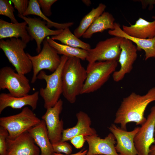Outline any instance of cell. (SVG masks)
Returning a JSON list of instances; mask_svg holds the SVG:
<instances>
[{
    "mask_svg": "<svg viewBox=\"0 0 155 155\" xmlns=\"http://www.w3.org/2000/svg\"><path fill=\"white\" fill-rule=\"evenodd\" d=\"M115 20L111 13L104 11L88 28L83 34L82 37L90 38L96 33L102 32L107 29L113 30Z\"/></svg>",
    "mask_w": 155,
    "mask_h": 155,
    "instance_id": "obj_23",
    "label": "cell"
},
{
    "mask_svg": "<svg viewBox=\"0 0 155 155\" xmlns=\"http://www.w3.org/2000/svg\"><path fill=\"white\" fill-rule=\"evenodd\" d=\"M41 120L28 107L14 115L0 118V126L8 131V138L14 139L39 123Z\"/></svg>",
    "mask_w": 155,
    "mask_h": 155,
    "instance_id": "obj_6",
    "label": "cell"
},
{
    "mask_svg": "<svg viewBox=\"0 0 155 155\" xmlns=\"http://www.w3.org/2000/svg\"><path fill=\"white\" fill-rule=\"evenodd\" d=\"M101 155V154H96V155Z\"/></svg>",
    "mask_w": 155,
    "mask_h": 155,
    "instance_id": "obj_39",
    "label": "cell"
},
{
    "mask_svg": "<svg viewBox=\"0 0 155 155\" xmlns=\"http://www.w3.org/2000/svg\"><path fill=\"white\" fill-rule=\"evenodd\" d=\"M14 11V8L9 1L0 0V14L8 17L11 22L16 23L18 22L13 13Z\"/></svg>",
    "mask_w": 155,
    "mask_h": 155,
    "instance_id": "obj_28",
    "label": "cell"
},
{
    "mask_svg": "<svg viewBox=\"0 0 155 155\" xmlns=\"http://www.w3.org/2000/svg\"><path fill=\"white\" fill-rule=\"evenodd\" d=\"M5 89L11 95L20 97L28 94L31 88L25 75L16 72L11 67L6 66L0 69V90Z\"/></svg>",
    "mask_w": 155,
    "mask_h": 155,
    "instance_id": "obj_8",
    "label": "cell"
},
{
    "mask_svg": "<svg viewBox=\"0 0 155 155\" xmlns=\"http://www.w3.org/2000/svg\"><path fill=\"white\" fill-rule=\"evenodd\" d=\"M63 101L60 99L53 107L46 109L42 119L45 123L49 136L52 144L61 141L64 130V122L59 116L63 109Z\"/></svg>",
    "mask_w": 155,
    "mask_h": 155,
    "instance_id": "obj_11",
    "label": "cell"
},
{
    "mask_svg": "<svg viewBox=\"0 0 155 155\" xmlns=\"http://www.w3.org/2000/svg\"><path fill=\"white\" fill-rule=\"evenodd\" d=\"M42 42V48L38 55L32 56L27 53L32 65V83L36 82L37 75L41 71L45 69L53 72L61 63V57L57 51L49 45L46 38Z\"/></svg>",
    "mask_w": 155,
    "mask_h": 155,
    "instance_id": "obj_7",
    "label": "cell"
},
{
    "mask_svg": "<svg viewBox=\"0 0 155 155\" xmlns=\"http://www.w3.org/2000/svg\"><path fill=\"white\" fill-rule=\"evenodd\" d=\"M154 4L155 5V1L154 2Z\"/></svg>",
    "mask_w": 155,
    "mask_h": 155,
    "instance_id": "obj_40",
    "label": "cell"
},
{
    "mask_svg": "<svg viewBox=\"0 0 155 155\" xmlns=\"http://www.w3.org/2000/svg\"><path fill=\"white\" fill-rule=\"evenodd\" d=\"M68 57L64 55L61 57V62L57 69L50 75L43 70L41 71L37 79L44 80L46 83L45 88H40L39 94L44 101V107L47 109L54 106L59 100L63 93L62 74L64 65Z\"/></svg>",
    "mask_w": 155,
    "mask_h": 155,
    "instance_id": "obj_3",
    "label": "cell"
},
{
    "mask_svg": "<svg viewBox=\"0 0 155 155\" xmlns=\"http://www.w3.org/2000/svg\"><path fill=\"white\" fill-rule=\"evenodd\" d=\"M39 94V91H37L31 94L16 97L9 93H1L0 94V114L7 107L21 109L28 105L34 110L37 108Z\"/></svg>",
    "mask_w": 155,
    "mask_h": 155,
    "instance_id": "obj_18",
    "label": "cell"
},
{
    "mask_svg": "<svg viewBox=\"0 0 155 155\" xmlns=\"http://www.w3.org/2000/svg\"><path fill=\"white\" fill-rule=\"evenodd\" d=\"M154 0H140L139 1L141 2L142 4L143 8H145L149 5L150 8L152 9L153 7L154 4Z\"/></svg>",
    "mask_w": 155,
    "mask_h": 155,
    "instance_id": "obj_34",
    "label": "cell"
},
{
    "mask_svg": "<svg viewBox=\"0 0 155 155\" xmlns=\"http://www.w3.org/2000/svg\"><path fill=\"white\" fill-rule=\"evenodd\" d=\"M46 38L49 45L57 51L59 54L68 57H76L81 60H86L88 54L87 51L58 43L49 36L47 37Z\"/></svg>",
    "mask_w": 155,
    "mask_h": 155,
    "instance_id": "obj_25",
    "label": "cell"
},
{
    "mask_svg": "<svg viewBox=\"0 0 155 155\" xmlns=\"http://www.w3.org/2000/svg\"><path fill=\"white\" fill-rule=\"evenodd\" d=\"M141 125L135 137V148L137 155H149L150 148L155 142V104L146 121Z\"/></svg>",
    "mask_w": 155,
    "mask_h": 155,
    "instance_id": "obj_10",
    "label": "cell"
},
{
    "mask_svg": "<svg viewBox=\"0 0 155 155\" xmlns=\"http://www.w3.org/2000/svg\"><path fill=\"white\" fill-rule=\"evenodd\" d=\"M106 6L100 3L96 8H93L81 21L78 26L74 30L73 34L78 38L82 37L94 21L104 11Z\"/></svg>",
    "mask_w": 155,
    "mask_h": 155,
    "instance_id": "obj_24",
    "label": "cell"
},
{
    "mask_svg": "<svg viewBox=\"0 0 155 155\" xmlns=\"http://www.w3.org/2000/svg\"><path fill=\"white\" fill-rule=\"evenodd\" d=\"M83 135H79L73 137L70 140L71 143L77 149H80L84 146L86 141Z\"/></svg>",
    "mask_w": 155,
    "mask_h": 155,
    "instance_id": "obj_33",
    "label": "cell"
},
{
    "mask_svg": "<svg viewBox=\"0 0 155 155\" xmlns=\"http://www.w3.org/2000/svg\"><path fill=\"white\" fill-rule=\"evenodd\" d=\"M76 117L77 120L76 125L63 130L61 141H70L73 137L79 135L87 136L98 135L96 130L91 127V119L86 113L80 111L76 113Z\"/></svg>",
    "mask_w": 155,
    "mask_h": 155,
    "instance_id": "obj_17",
    "label": "cell"
},
{
    "mask_svg": "<svg viewBox=\"0 0 155 155\" xmlns=\"http://www.w3.org/2000/svg\"><path fill=\"white\" fill-rule=\"evenodd\" d=\"M149 155H155V144L152 145L150 147Z\"/></svg>",
    "mask_w": 155,
    "mask_h": 155,
    "instance_id": "obj_36",
    "label": "cell"
},
{
    "mask_svg": "<svg viewBox=\"0 0 155 155\" xmlns=\"http://www.w3.org/2000/svg\"><path fill=\"white\" fill-rule=\"evenodd\" d=\"M27 44L21 39L1 40L0 48L17 73L25 75L32 69V62L24 49Z\"/></svg>",
    "mask_w": 155,
    "mask_h": 155,
    "instance_id": "obj_4",
    "label": "cell"
},
{
    "mask_svg": "<svg viewBox=\"0 0 155 155\" xmlns=\"http://www.w3.org/2000/svg\"><path fill=\"white\" fill-rule=\"evenodd\" d=\"M18 16L27 23V30L31 37V40L34 39L36 42V50L39 53L41 50V43L46 38L50 36L58 35L63 30H51L46 25V22L39 18L27 17L18 14Z\"/></svg>",
    "mask_w": 155,
    "mask_h": 155,
    "instance_id": "obj_15",
    "label": "cell"
},
{
    "mask_svg": "<svg viewBox=\"0 0 155 155\" xmlns=\"http://www.w3.org/2000/svg\"><path fill=\"white\" fill-rule=\"evenodd\" d=\"M153 20L148 21L139 18L133 25L130 26L123 25L122 29L127 34L135 37L142 39H150L155 37V16Z\"/></svg>",
    "mask_w": 155,
    "mask_h": 155,
    "instance_id": "obj_20",
    "label": "cell"
},
{
    "mask_svg": "<svg viewBox=\"0 0 155 155\" xmlns=\"http://www.w3.org/2000/svg\"><path fill=\"white\" fill-rule=\"evenodd\" d=\"M82 1L84 4L88 6H90L92 4L91 1L89 0H83Z\"/></svg>",
    "mask_w": 155,
    "mask_h": 155,
    "instance_id": "obj_37",
    "label": "cell"
},
{
    "mask_svg": "<svg viewBox=\"0 0 155 155\" xmlns=\"http://www.w3.org/2000/svg\"><path fill=\"white\" fill-rule=\"evenodd\" d=\"M57 0H38V3L43 13L46 17L50 16L52 14L51 7Z\"/></svg>",
    "mask_w": 155,
    "mask_h": 155,
    "instance_id": "obj_31",
    "label": "cell"
},
{
    "mask_svg": "<svg viewBox=\"0 0 155 155\" xmlns=\"http://www.w3.org/2000/svg\"><path fill=\"white\" fill-rule=\"evenodd\" d=\"M27 25L25 21L14 23L0 19V39L20 38L27 44L31 40V38L27 30Z\"/></svg>",
    "mask_w": 155,
    "mask_h": 155,
    "instance_id": "obj_21",
    "label": "cell"
},
{
    "mask_svg": "<svg viewBox=\"0 0 155 155\" xmlns=\"http://www.w3.org/2000/svg\"><path fill=\"white\" fill-rule=\"evenodd\" d=\"M81 60L76 57H68L62 70V94L71 104L75 102L77 97L81 94L87 77L86 69Z\"/></svg>",
    "mask_w": 155,
    "mask_h": 155,
    "instance_id": "obj_2",
    "label": "cell"
},
{
    "mask_svg": "<svg viewBox=\"0 0 155 155\" xmlns=\"http://www.w3.org/2000/svg\"><path fill=\"white\" fill-rule=\"evenodd\" d=\"M9 134L7 130L0 126V155H6V141Z\"/></svg>",
    "mask_w": 155,
    "mask_h": 155,
    "instance_id": "obj_30",
    "label": "cell"
},
{
    "mask_svg": "<svg viewBox=\"0 0 155 155\" xmlns=\"http://www.w3.org/2000/svg\"><path fill=\"white\" fill-rule=\"evenodd\" d=\"M119 24L115 22L113 30H109L108 33L114 36L122 37L130 40L136 45L138 51L143 50L145 52V60L155 58V37L150 39H142L130 36L123 30Z\"/></svg>",
    "mask_w": 155,
    "mask_h": 155,
    "instance_id": "obj_19",
    "label": "cell"
},
{
    "mask_svg": "<svg viewBox=\"0 0 155 155\" xmlns=\"http://www.w3.org/2000/svg\"><path fill=\"white\" fill-rule=\"evenodd\" d=\"M154 138L155 140V133H154Z\"/></svg>",
    "mask_w": 155,
    "mask_h": 155,
    "instance_id": "obj_38",
    "label": "cell"
},
{
    "mask_svg": "<svg viewBox=\"0 0 155 155\" xmlns=\"http://www.w3.org/2000/svg\"><path fill=\"white\" fill-rule=\"evenodd\" d=\"M28 131L32 137L36 144L40 148V155H52L54 152L44 120H41L39 123Z\"/></svg>",
    "mask_w": 155,
    "mask_h": 155,
    "instance_id": "obj_22",
    "label": "cell"
},
{
    "mask_svg": "<svg viewBox=\"0 0 155 155\" xmlns=\"http://www.w3.org/2000/svg\"><path fill=\"white\" fill-rule=\"evenodd\" d=\"M140 128L137 127L132 131H128L113 123L108 127L115 138L117 142L115 148L120 155H137L134 140Z\"/></svg>",
    "mask_w": 155,
    "mask_h": 155,
    "instance_id": "obj_13",
    "label": "cell"
},
{
    "mask_svg": "<svg viewBox=\"0 0 155 155\" xmlns=\"http://www.w3.org/2000/svg\"><path fill=\"white\" fill-rule=\"evenodd\" d=\"M30 15L37 16L43 19L46 22L47 26L49 28L54 27L57 29L64 30L73 24V22L61 24L52 21L43 13L37 0H29L28 7L22 15L26 16Z\"/></svg>",
    "mask_w": 155,
    "mask_h": 155,
    "instance_id": "obj_27",
    "label": "cell"
},
{
    "mask_svg": "<svg viewBox=\"0 0 155 155\" xmlns=\"http://www.w3.org/2000/svg\"><path fill=\"white\" fill-rule=\"evenodd\" d=\"M117 61H97L88 63L87 77L81 94L94 92L100 88L116 71Z\"/></svg>",
    "mask_w": 155,
    "mask_h": 155,
    "instance_id": "obj_5",
    "label": "cell"
},
{
    "mask_svg": "<svg viewBox=\"0 0 155 155\" xmlns=\"http://www.w3.org/2000/svg\"><path fill=\"white\" fill-rule=\"evenodd\" d=\"M120 48L121 53L118 61L120 68L112 74L113 80L116 82L122 80L126 74L131 72L137 56L136 46L129 39L123 38Z\"/></svg>",
    "mask_w": 155,
    "mask_h": 155,
    "instance_id": "obj_12",
    "label": "cell"
},
{
    "mask_svg": "<svg viewBox=\"0 0 155 155\" xmlns=\"http://www.w3.org/2000/svg\"><path fill=\"white\" fill-rule=\"evenodd\" d=\"M155 101V87L145 94L133 92L123 98L115 113V124H120L122 129L127 130L128 123L134 122L142 125L146 121L144 116L146 109L151 102Z\"/></svg>",
    "mask_w": 155,
    "mask_h": 155,
    "instance_id": "obj_1",
    "label": "cell"
},
{
    "mask_svg": "<svg viewBox=\"0 0 155 155\" xmlns=\"http://www.w3.org/2000/svg\"><path fill=\"white\" fill-rule=\"evenodd\" d=\"M84 137L88 146L86 155H120L115 148V138L111 133L104 138L98 137V135Z\"/></svg>",
    "mask_w": 155,
    "mask_h": 155,
    "instance_id": "obj_16",
    "label": "cell"
},
{
    "mask_svg": "<svg viewBox=\"0 0 155 155\" xmlns=\"http://www.w3.org/2000/svg\"><path fill=\"white\" fill-rule=\"evenodd\" d=\"M14 8L18 12V14L23 15L27 10L29 5V1L28 0H11Z\"/></svg>",
    "mask_w": 155,
    "mask_h": 155,
    "instance_id": "obj_32",
    "label": "cell"
},
{
    "mask_svg": "<svg viewBox=\"0 0 155 155\" xmlns=\"http://www.w3.org/2000/svg\"><path fill=\"white\" fill-rule=\"evenodd\" d=\"M88 150H85L83 149L76 153L69 154H63L61 153H58L54 152L52 155H86Z\"/></svg>",
    "mask_w": 155,
    "mask_h": 155,
    "instance_id": "obj_35",
    "label": "cell"
},
{
    "mask_svg": "<svg viewBox=\"0 0 155 155\" xmlns=\"http://www.w3.org/2000/svg\"><path fill=\"white\" fill-rule=\"evenodd\" d=\"M52 146L55 153H63L66 154H69L72 152L71 146L66 142L61 141L53 144Z\"/></svg>",
    "mask_w": 155,
    "mask_h": 155,
    "instance_id": "obj_29",
    "label": "cell"
},
{
    "mask_svg": "<svg viewBox=\"0 0 155 155\" xmlns=\"http://www.w3.org/2000/svg\"><path fill=\"white\" fill-rule=\"evenodd\" d=\"M51 38L53 40L60 41L62 44L70 46L79 48L88 51L91 47L90 45L84 42L73 34L69 28L63 30L59 34L52 36Z\"/></svg>",
    "mask_w": 155,
    "mask_h": 155,
    "instance_id": "obj_26",
    "label": "cell"
},
{
    "mask_svg": "<svg viewBox=\"0 0 155 155\" xmlns=\"http://www.w3.org/2000/svg\"><path fill=\"white\" fill-rule=\"evenodd\" d=\"M6 155H40V148L28 131L6 141Z\"/></svg>",
    "mask_w": 155,
    "mask_h": 155,
    "instance_id": "obj_14",
    "label": "cell"
},
{
    "mask_svg": "<svg viewBox=\"0 0 155 155\" xmlns=\"http://www.w3.org/2000/svg\"><path fill=\"white\" fill-rule=\"evenodd\" d=\"M123 38L114 36L99 41L94 48L87 51L86 60L88 63L97 61H118L121 51L120 45Z\"/></svg>",
    "mask_w": 155,
    "mask_h": 155,
    "instance_id": "obj_9",
    "label": "cell"
}]
</instances>
